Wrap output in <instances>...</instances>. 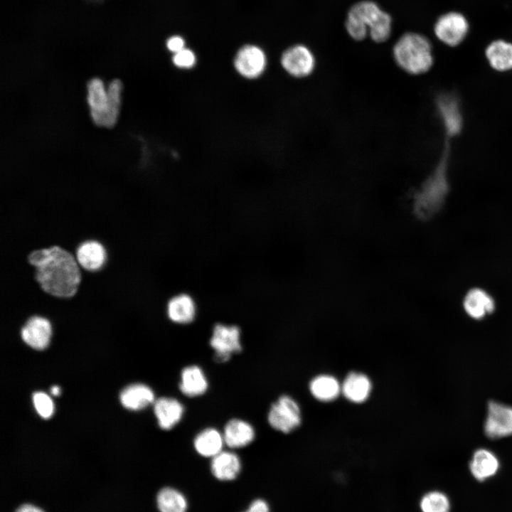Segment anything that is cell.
<instances>
[{
  "instance_id": "1",
  "label": "cell",
  "mask_w": 512,
  "mask_h": 512,
  "mask_svg": "<svg viewBox=\"0 0 512 512\" xmlns=\"http://www.w3.org/2000/svg\"><path fill=\"white\" fill-rule=\"evenodd\" d=\"M28 261L34 267L35 279L45 293L63 299L76 294L82 270L71 252L53 245L32 251Z\"/></svg>"
},
{
  "instance_id": "2",
  "label": "cell",
  "mask_w": 512,
  "mask_h": 512,
  "mask_svg": "<svg viewBox=\"0 0 512 512\" xmlns=\"http://www.w3.org/2000/svg\"><path fill=\"white\" fill-rule=\"evenodd\" d=\"M345 26L348 34L356 41H362L369 34L376 43H383L392 32V17L373 1L363 0L348 10Z\"/></svg>"
},
{
  "instance_id": "3",
  "label": "cell",
  "mask_w": 512,
  "mask_h": 512,
  "mask_svg": "<svg viewBox=\"0 0 512 512\" xmlns=\"http://www.w3.org/2000/svg\"><path fill=\"white\" fill-rule=\"evenodd\" d=\"M393 56L400 68L412 75L427 72L434 62L430 40L413 32L405 33L398 39L393 48Z\"/></svg>"
},
{
  "instance_id": "4",
  "label": "cell",
  "mask_w": 512,
  "mask_h": 512,
  "mask_svg": "<svg viewBox=\"0 0 512 512\" xmlns=\"http://www.w3.org/2000/svg\"><path fill=\"white\" fill-rule=\"evenodd\" d=\"M444 161L440 162L434 173L413 195L412 211L420 219L431 218L444 203L448 191Z\"/></svg>"
},
{
  "instance_id": "5",
  "label": "cell",
  "mask_w": 512,
  "mask_h": 512,
  "mask_svg": "<svg viewBox=\"0 0 512 512\" xmlns=\"http://www.w3.org/2000/svg\"><path fill=\"white\" fill-rule=\"evenodd\" d=\"M267 420L273 429L283 433L291 432L301 423L299 407L291 397L282 395L271 405Z\"/></svg>"
},
{
  "instance_id": "6",
  "label": "cell",
  "mask_w": 512,
  "mask_h": 512,
  "mask_svg": "<svg viewBox=\"0 0 512 512\" xmlns=\"http://www.w3.org/2000/svg\"><path fill=\"white\" fill-rule=\"evenodd\" d=\"M210 345L215 351L214 358L216 362L228 361L233 353L242 351L240 329L234 325L215 324Z\"/></svg>"
},
{
  "instance_id": "7",
  "label": "cell",
  "mask_w": 512,
  "mask_h": 512,
  "mask_svg": "<svg viewBox=\"0 0 512 512\" xmlns=\"http://www.w3.org/2000/svg\"><path fill=\"white\" fill-rule=\"evenodd\" d=\"M469 28L468 21L462 14L451 11L437 18L434 26V32L441 42L454 47L464 40Z\"/></svg>"
},
{
  "instance_id": "8",
  "label": "cell",
  "mask_w": 512,
  "mask_h": 512,
  "mask_svg": "<svg viewBox=\"0 0 512 512\" xmlns=\"http://www.w3.org/2000/svg\"><path fill=\"white\" fill-rule=\"evenodd\" d=\"M280 63L289 75L303 78L310 75L316 67L314 53L306 46L297 44L287 48L281 55Z\"/></svg>"
},
{
  "instance_id": "9",
  "label": "cell",
  "mask_w": 512,
  "mask_h": 512,
  "mask_svg": "<svg viewBox=\"0 0 512 512\" xmlns=\"http://www.w3.org/2000/svg\"><path fill=\"white\" fill-rule=\"evenodd\" d=\"M267 56L259 46L252 44L241 47L235 55L233 65L242 78L253 80L261 76L267 67Z\"/></svg>"
},
{
  "instance_id": "10",
  "label": "cell",
  "mask_w": 512,
  "mask_h": 512,
  "mask_svg": "<svg viewBox=\"0 0 512 512\" xmlns=\"http://www.w3.org/2000/svg\"><path fill=\"white\" fill-rule=\"evenodd\" d=\"M484 432L489 438L512 435V407L496 401L488 404Z\"/></svg>"
},
{
  "instance_id": "11",
  "label": "cell",
  "mask_w": 512,
  "mask_h": 512,
  "mask_svg": "<svg viewBox=\"0 0 512 512\" xmlns=\"http://www.w3.org/2000/svg\"><path fill=\"white\" fill-rule=\"evenodd\" d=\"M75 256L80 267L88 272L100 270L107 260L106 247L102 242L93 239L81 242L76 249Z\"/></svg>"
},
{
  "instance_id": "12",
  "label": "cell",
  "mask_w": 512,
  "mask_h": 512,
  "mask_svg": "<svg viewBox=\"0 0 512 512\" xmlns=\"http://www.w3.org/2000/svg\"><path fill=\"white\" fill-rule=\"evenodd\" d=\"M51 335L50 322L41 316L30 317L21 331L23 341L37 350H43L48 346Z\"/></svg>"
},
{
  "instance_id": "13",
  "label": "cell",
  "mask_w": 512,
  "mask_h": 512,
  "mask_svg": "<svg viewBox=\"0 0 512 512\" xmlns=\"http://www.w3.org/2000/svg\"><path fill=\"white\" fill-rule=\"evenodd\" d=\"M225 444L230 449H239L250 444L255 437V431L248 422L233 418L225 424L223 432Z\"/></svg>"
},
{
  "instance_id": "14",
  "label": "cell",
  "mask_w": 512,
  "mask_h": 512,
  "mask_svg": "<svg viewBox=\"0 0 512 512\" xmlns=\"http://www.w3.org/2000/svg\"><path fill=\"white\" fill-rule=\"evenodd\" d=\"M185 409L183 405L174 398L163 397L154 402V412L159 426L169 430L182 419Z\"/></svg>"
},
{
  "instance_id": "15",
  "label": "cell",
  "mask_w": 512,
  "mask_h": 512,
  "mask_svg": "<svg viewBox=\"0 0 512 512\" xmlns=\"http://www.w3.org/2000/svg\"><path fill=\"white\" fill-rule=\"evenodd\" d=\"M87 102L94 123L103 127L108 105L107 91L99 78L92 79L87 85Z\"/></svg>"
},
{
  "instance_id": "16",
  "label": "cell",
  "mask_w": 512,
  "mask_h": 512,
  "mask_svg": "<svg viewBox=\"0 0 512 512\" xmlns=\"http://www.w3.org/2000/svg\"><path fill=\"white\" fill-rule=\"evenodd\" d=\"M166 313L169 319L174 323L189 324L193 321L196 314L195 301L188 294H176L168 302Z\"/></svg>"
},
{
  "instance_id": "17",
  "label": "cell",
  "mask_w": 512,
  "mask_h": 512,
  "mask_svg": "<svg viewBox=\"0 0 512 512\" xmlns=\"http://www.w3.org/2000/svg\"><path fill=\"white\" fill-rule=\"evenodd\" d=\"M178 388L184 395L194 398L206 392L208 382L202 368L198 366L191 365L182 369Z\"/></svg>"
},
{
  "instance_id": "18",
  "label": "cell",
  "mask_w": 512,
  "mask_h": 512,
  "mask_svg": "<svg viewBox=\"0 0 512 512\" xmlns=\"http://www.w3.org/2000/svg\"><path fill=\"white\" fill-rule=\"evenodd\" d=\"M439 114L449 134H456L462 126V116L455 97L443 94L436 101Z\"/></svg>"
},
{
  "instance_id": "19",
  "label": "cell",
  "mask_w": 512,
  "mask_h": 512,
  "mask_svg": "<svg viewBox=\"0 0 512 512\" xmlns=\"http://www.w3.org/2000/svg\"><path fill=\"white\" fill-rule=\"evenodd\" d=\"M210 469L216 479L220 481H231L239 474L241 461L235 452L223 450L212 458Z\"/></svg>"
},
{
  "instance_id": "20",
  "label": "cell",
  "mask_w": 512,
  "mask_h": 512,
  "mask_svg": "<svg viewBox=\"0 0 512 512\" xmlns=\"http://www.w3.org/2000/svg\"><path fill=\"white\" fill-rule=\"evenodd\" d=\"M499 465L498 458L492 452L479 449L473 454L469 469L474 478L479 481H484L497 473Z\"/></svg>"
},
{
  "instance_id": "21",
  "label": "cell",
  "mask_w": 512,
  "mask_h": 512,
  "mask_svg": "<svg viewBox=\"0 0 512 512\" xmlns=\"http://www.w3.org/2000/svg\"><path fill=\"white\" fill-rule=\"evenodd\" d=\"M464 309L466 314L475 319H481L495 309L493 298L484 290L474 288L469 290L464 299Z\"/></svg>"
},
{
  "instance_id": "22",
  "label": "cell",
  "mask_w": 512,
  "mask_h": 512,
  "mask_svg": "<svg viewBox=\"0 0 512 512\" xmlns=\"http://www.w3.org/2000/svg\"><path fill=\"white\" fill-rule=\"evenodd\" d=\"M225 444L223 433L213 427H208L197 434L193 440L195 450L205 457L213 458Z\"/></svg>"
},
{
  "instance_id": "23",
  "label": "cell",
  "mask_w": 512,
  "mask_h": 512,
  "mask_svg": "<svg viewBox=\"0 0 512 512\" xmlns=\"http://www.w3.org/2000/svg\"><path fill=\"white\" fill-rule=\"evenodd\" d=\"M120 401L124 407L132 410H139L154 401V393L146 385L132 384L122 391Z\"/></svg>"
},
{
  "instance_id": "24",
  "label": "cell",
  "mask_w": 512,
  "mask_h": 512,
  "mask_svg": "<svg viewBox=\"0 0 512 512\" xmlns=\"http://www.w3.org/2000/svg\"><path fill=\"white\" fill-rule=\"evenodd\" d=\"M486 57L494 70L505 72L512 69V43L504 40H496L486 48Z\"/></svg>"
},
{
  "instance_id": "25",
  "label": "cell",
  "mask_w": 512,
  "mask_h": 512,
  "mask_svg": "<svg viewBox=\"0 0 512 512\" xmlns=\"http://www.w3.org/2000/svg\"><path fill=\"white\" fill-rule=\"evenodd\" d=\"M370 382L361 373H351L343 382L342 391L345 397L354 402H362L369 395Z\"/></svg>"
},
{
  "instance_id": "26",
  "label": "cell",
  "mask_w": 512,
  "mask_h": 512,
  "mask_svg": "<svg viewBox=\"0 0 512 512\" xmlns=\"http://www.w3.org/2000/svg\"><path fill=\"white\" fill-rule=\"evenodd\" d=\"M157 506L160 512H186L187 501L178 490L164 487L156 496Z\"/></svg>"
},
{
  "instance_id": "27",
  "label": "cell",
  "mask_w": 512,
  "mask_h": 512,
  "mask_svg": "<svg viewBox=\"0 0 512 512\" xmlns=\"http://www.w3.org/2000/svg\"><path fill=\"white\" fill-rule=\"evenodd\" d=\"M311 394L321 401H330L336 398L340 391L338 381L329 375H320L310 383Z\"/></svg>"
},
{
  "instance_id": "28",
  "label": "cell",
  "mask_w": 512,
  "mask_h": 512,
  "mask_svg": "<svg viewBox=\"0 0 512 512\" xmlns=\"http://www.w3.org/2000/svg\"><path fill=\"white\" fill-rule=\"evenodd\" d=\"M122 83L119 80H113L109 85L107 91L108 105L103 127L110 128L117 122L119 105Z\"/></svg>"
},
{
  "instance_id": "29",
  "label": "cell",
  "mask_w": 512,
  "mask_h": 512,
  "mask_svg": "<svg viewBox=\"0 0 512 512\" xmlns=\"http://www.w3.org/2000/svg\"><path fill=\"white\" fill-rule=\"evenodd\" d=\"M421 512H449L451 504L448 496L439 491L426 493L420 499Z\"/></svg>"
},
{
  "instance_id": "30",
  "label": "cell",
  "mask_w": 512,
  "mask_h": 512,
  "mask_svg": "<svg viewBox=\"0 0 512 512\" xmlns=\"http://www.w3.org/2000/svg\"><path fill=\"white\" fill-rule=\"evenodd\" d=\"M33 401L38 415L44 419L50 418L54 411V405L51 398L43 392L33 394Z\"/></svg>"
},
{
  "instance_id": "31",
  "label": "cell",
  "mask_w": 512,
  "mask_h": 512,
  "mask_svg": "<svg viewBox=\"0 0 512 512\" xmlns=\"http://www.w3.org/2000/svg\"><path fill=\"white\" fill-rule=\"evenodd\" d=\"M172 62L178 68L190 69L196 63V55L192 50L184 48L173 55Z\"/></svg>"
},
{
  "instance_id": "32",
  "label": "cell",
  "mask_w": 512,
  "mask_h": 512,
  "mask_svg": "<svg viewBox=\"0 0 512 512\" xmlns=\"http://www.w3.org/2000/svg\"><path fill=\"white\" fill-rule=\"evenodd\" d=\"M166 47L174 54L186 48L185 40L181 36H173L167 40Z\"/></svg>"
},
{
  "instance_id": "33",
  "label": "cell",
  "mask_w": 512,
  "mask_h": 512,
  "mask_svg": "<svg viewBox=\"0 0 512 512\" xmlns=\"http://www.w3.org/2000/svg\"><path fill=\"white\" fill-rule=\"evenodd\" d=\"M244 512H270V508L265 501L256 499L251 503L249 508Z\"/></svg>"
},
{
  "instance_id": "34",
  "label": "cell",
  "mask_w": 512,
  "mask_h": 512,
  "mask_svg": "<svg viewBox=\"0 0 512 512\" xmlns=\"http://www.w3.org/2000/svg\"><path fill=\"white\" fill-rule=\"evenodd\" d=\"M15 512H45L40 507L31 503H23L19 506Z\"/></svg>"
},
{
  "instance_id": "35",
  "label": "cell",
  "mask_w": 512,
  "mask_h": 512,
  "mask_svg": "<svg viewBox=\"0 0 512 512\" xmlns=\"http://www.w3.org/2000/svg\"><path fill=\"white\" fill-rule=\"evenodd\" d=\"M50 393H51L52 395H55V396L59 395V394H60V388H59L58 386H56V385L53 386V387L51 388V389H50Z\"/></svg>"
}]
</instances>
